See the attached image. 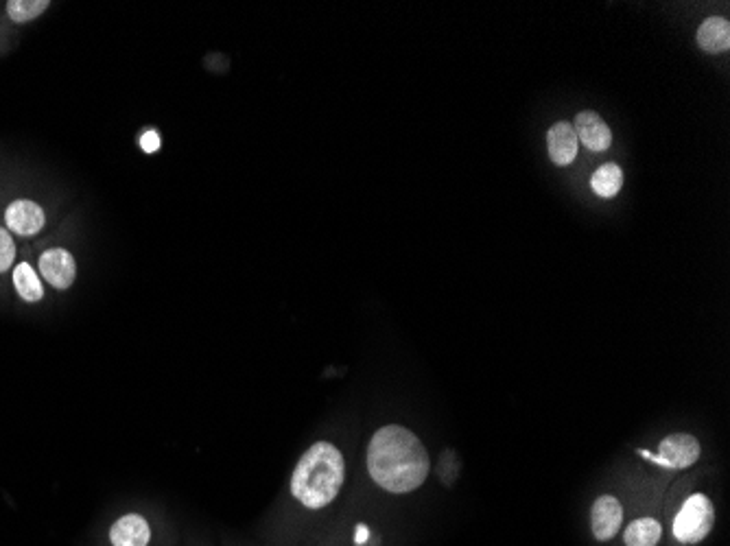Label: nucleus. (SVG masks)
Wrapping results in <instances>:
<instances>
[{"mask_svg": "<svg viewBox=\"0 0 730 546\" xmlns=\"http://www.w3.org/2000/svg\"><path fill=\"white\" fill-rule=\"evenodd\" d=\"M140 147L145 149V153H156L160 149V136L158 132H147L143 138H140Z\"/></svg>", "mask_w": 730, "mask_h": 546, "instance_id": "17", "label": "nucleus"}, {"mask_svg": "<svg viewBox=\"0 0 730 546\" xmlns=\"http://www.w3.org/2000/svg\"><path fill=\"white\" fill-rule=\"evenodd\" d=\"M112 546H149L151 527L145 516L125 514L110 527Z\"/></svg>", "mask_w": 730, "mask_h": 546, "instance_id": "9", "label": "nucleus"}, {"mask_svg": "<svg viewBox=\"0 0 730 546\" xmlns=\"http://www.w3.org/2000/svg\"><path fill=\"white\" fill-rule=\"evenodd\" d=\"M639 455L669 470H685L698 464L702 446L698 442V437H693L689 433H671L658 444L656 455H652L650 450H639Z\"/></svg>", "mask_w": 730, "mask_h": 546, "instance_id": "4", "label": "nucleus"}, {"mask_svg": "<svg viewBox=\"0 0 730 546\" xmlns=\"http://www.w3.org/2000/svg\"><path fill=\"white\" fill-rule=\"evenodd\" d=\"M698 44L706 53H724L730 49V25L726 18H706L698 29Z\"/></svg>", "mask_w": 730, "mask_h": 546, "instance_id": "11", "label": "nucleus"}, {"mask_svg": "<svg viewBox=\"0 0 730 546\" xmlns=\"http://www.w3.org/2000/svg\"><path fill=\"white\" fill-rule=\"evenodd\" d=\"M623 527V505L617 496L602 494L591 507V531L597 542H610Z\"/></svg>", "mask_w": 730, "mask_h": 546, "instance_id": "5", "label": "nucleus"}, {"mask_svg": "<svg viewBox=\"0 0 730 546\" xmlns=\"http://www.w3.org/2000/svg\"><path fill=\"white\" fill-rule=\"evenodd\" d=\"M661 538L663 525L650 516L632 520L626 531H623V542H626V546H656Z\"/></svg>", "mask_w": 730, "mask_h": 546, "instance_id": "12", "label": "nucleus"}, {"mask_svg": "<svg viewBox=\"0 0 730 546\" xmlns=\"http://www.w3.org/2000/svg\"><path fill=\"white\" fill-rule=\"evenodd\" d=\"M14 258H16L14 239H11V234L7 230L0 228V273L14 265Z\"/></svg>", "mask_w": 730, "mask_h": 546, "instance_id": "16", "label": "nucleus"}, {"mask_svg": "<svg viewBox=\"0 0 730 546\" xmlns=\"http://www.w3.org/2000/svg\"><path fill=\"white\" fill-rule=\"evenodd\" d=\"M547 147H549V156L553 160V164L558 166H567L571 164L575 158H578V149H580V140L578 134L571 123L560 121L549 129L547 134Z\"/></svg>", "mask_w": 730, "mask_h": 546, "instance_id": "10", "label": "nucleus"}, {"mask_svg": "<svg viewBox=\"0 0 730 546\" xmlns=\"http://www.w3.org/2000/svg\"><path fill=\"white\" fill-rule=\"evenodd\" d=\"M14 284H16L18 295L25 302L35 304V302H40L44 298L42 282L38 278V273H35V269L29 263H20L14 269Z\"/></svg>", "mask_w": 730, "mask_h": 546, "instance_id": "14", "label": "nucleus"}, {"mask_svg": "<svg viewBox=\"0 0 730 546\" xmlns=\"http://www.w3.org/2000/svg\"><path fill=\"white\" fill-rule=\"evenodd\" d=\"M346 481V461L331 442H317L300 457L291 474V496L306 509H324L339 496Z\"/></svg>", "mask_w": 730, "mask_h": 546, "instance_id": "2", "label": "nucleus"}, {"mask_svg": "<svg viewBox=\"0 0 730 546\" xmlns=\"http://www.w3.org/2000/svg\"><path fill=\"white\" fill-rule=\"evenodd\" d=\"M623 186V171L615 162H606L591 177V188L602 199H612Z\"/></svg>", "mask_w": 730, "mask_h": 546, "instance_id": "13", "label": "nucleus"}, {"mask_svg": "<svg viewBox=\"0 0 730 546\" xmlns=\"http://www.w3.org/2000/svg\"><path fill=\"white\" fill-rule=\"evenodd\" d=\"M40 273L55 289H68L75 282L77 265L66 249H49L40 258Z\"/></svg>", "mask_w": 730, "mask_h": 546, "instance_id": "6", "label": "nucleus"}, {"mask_svg": "<svg viewBox=\"0 0 730 546\" xmlns=\"http://www.w3.org/2000/svg\"><path fill=\"white\" fill-rule=\"evenodd\" d=\"M575 134H578V140L584 142V147H588L591 151H606L612 145V132L610 127L606 125V121L597 112H580L575 116L573 123Z\"/></svg>", "mask_w": 730, "mask_h": 546, "instance_id": "8", "label": "nucleus"}, {"mask_svg": "<svg viewBox=\"0 0 730 546\" xmlns=\"http://www.w3.org/2000/svg\"><path fill=\"white\" fill-rule=\"evenodd\" d=\"M5 221L9 225V230L18 234V236H33L38 234L44 223V210L35 204V201L29 199H18L14 204H9L7 212H5Z\"/></svg>", "mask_w": 730, "mask_h": 546, "instance_id": "7", "label": "nucleus"}, {"mask_svg": "<svg viewBox=\"0 0 730 546\" xmlns=\"http://www.w3.org/2000/svg\"><path fill=\"white\" fill-rule=\"evenodd\" d=\"M49 5V0H11L7 3V14L14 22H29L44 14Z\"/></svg>", "mask_w": 730, "mask_h": 546, "instance_id": "15", "label": "nucleus"}, {"mask_svg": "<svg viewBox=\"0 0 730 546\" xmlns=\"http://www.w3.org/2000/svg\"><path fill=\"white\" fill-rule=\"evenodd\" d=\"M368 472L381 490L409 494L425 485L431 459L420 437L400 424H387L376 431L368 444Z\"/></svg>", "mask_w": 730, "mask_h": 546, "instance_id": "1", "label": "nucleus"}, {"mask_svg": "<svg viewBox=\"0 0 730 546\" xmlns=\"http://www.w3.org/2000/svg\"><path fill=\"white\" fill-rule=\"evenodd\" d=\"M715 516H717L715 505L709 496L702 492L691 494L687 501L680 505L674 518V525H671L674 538L685 546L704 542L711 536V531L715 527Z\"/></svg>", "mask_w": 730, "mask_h": 546, "instance_id": "3", "label": "nucleus"}]
</instances>
